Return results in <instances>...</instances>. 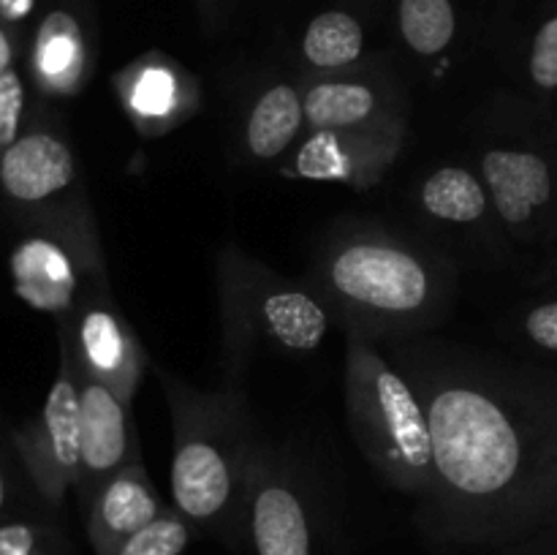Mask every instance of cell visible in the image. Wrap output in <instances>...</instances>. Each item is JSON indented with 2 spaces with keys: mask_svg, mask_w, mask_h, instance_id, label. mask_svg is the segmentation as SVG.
Instances as JSON below:
<instances>
[{
  "mask_svg": "<svg viewBox=\"0 0 557 555\" xmlns=\"http://www.w3.org/2000/svg\"><path fill=\"white\" fill-rule=\"evenodd\" d=\"M406 145V120H389L362 128L308 131L294 152L292 174L319 183H346L368 188L395 163Z\"/></svg>",
  "mask_w": 557,
  "mask_h": 555,
  "instance_id": "cell-10",
  "label": "cell"
},
{
  "mask_svg": "<svg viewBox=\"0 0 557 555\" xmlns=\"http://www.w3.org/2000/svg\"><path fill=\"white\" fill-rule=\"evenodd\" d=\"M302 60L321 74L354 69L364 54V27L351 11L330 9L308 22L299 44Z\"/></svg>",
  "mask_w": 557,
  "mask_h": 555,
  "instance_id": "cell-20",
  "label": "cell"
},
{
  "mask_svg": "<svg viewBox=\"0 0 557 555\" xmlns=\"http://www.w3.org/2000/svg\"><path fill=\"white\" fill-rule=\"evenodd\" d=\"M549 278H557V243L553 250V259H549Z\"/></svg>",
  "mask_w": 557,
  "mask_h": 555,
  "instance_id": "cell-32",
  "label": "cell"
},
{
  "mask_svg": "<svg viewBox=\"0 0 557 555\" xmlns=\"http://www.w3.org/2000/svg\"><path fill=\"white\" fill-rule=\"evenodd\" d=\"M33 5L36 0H0V16L9 22H20L30 14Z\"/></svg>",
  "mask_w": 557,
  "mask_h": 555,
  "instance_id": "cell-28",
  "label": "cell"
},
{
  "mask_svg": "<svg viewBox=\"0 0 557 555\" xmlns=\"http://www.w3.org/2000/svg\"><path fill=\"white\" fill-rule=\"evenodd\" d=\"M14 292L44 313H69L82 281L101 272L92 229L82 212L52 210L33 218L9 261Z\"/></svg>",
  "mask_w": 557,
  "mask_h": 555,
  "instance_id": "cell-8",
  "label": "cell"
},
{
  "mask_svg": "<svg viewBox=\"0 0 557 555\" xmlns=\"http://www.w3.org/2000/svg\"><path fill=\"white\" fill-rule=\"evenodd\" d=\"M25 120V82L20 71L9 69L0 74V156L22 136Z\"/></svg>",
  "mask_w": 557,
  "mask_h": 555,
  "instance_id": "cell-26",
  "label": "cell"
},
{
  "mask_svg": "<svg viewBox=\"0 0 557 555\" xmlns=\"http://www.w3.org/2000/svg\"><path fill=\"white\" fill-rule=\"evenodd\" d=\"M308 131L362 128L403 120V107L392 96L389 82L373 76L326 74L302 90Z\"/></svg>",
  "mask_w": 557,
  "mask_h": 555,
  "instance_id": "cell-15",
  "label": "cell"
},
{
  "mask_svg": "<svg viewBox=\"0 0 557 555\" xmlns=\"http://www.w3.org/2000/svg\"><path fill=\"white\" fill-rule=\"evenodd\" d=\"M194 539V526L177 509H166L158 520L125 539L112 555H185Z\"/></svg>",
  "mask_w": 557,
  "mask_h": 555,
  "instance_id": "cell-23",
  "label": "cell"
},
{
  "mask_svg": "<svg viewBox=\"0 0 557 555\" xmlns=\"http://www.w3.org/2000/svg\"><path fill=\"white\" fill-rule=\"evenodd\" d=\"M419 205L433 221L449 226H473L493 210L482 174L457 163L435 169L424 177L419 188Z\"/></svg>",
  "mask_w": 557,
  "mask_h": 555,
  "instance_id": "cell-19",
  "label": "cell"
},
{
  "mask_svg": "<svg viewBox=\"0 0 557 555\" xmlns=\"http://www.w3.org/2000/svg\"><path fill=\"white\" fill-rule=\"evenodd\" d=\"M335 316L375 332L428 326L449 305L451 267L400 234L348 226L332 234L310 278Z\"/></svg>",
  "mask_w": 557,
  "mask_h": 555,
  "instance_id": "cell-3",
  "label": "cell"
},
{
  "mask_svg": "<svg viewBox=\"0 0 557 555\" xmlns=\"http://www.w3.org/2000/svg\"><path fill=\"white\" fill-rule=\"evenodd\" d=\"M172 408V501L194 528L248 553V477L259 446L243 392H201L158 370Z\"/></svg>",
  "mask_w": 557,
  "mask_h": 555,
  "instance_id": "cell-2",
  "label": "cell"
},
{
  "mask_svg": "<svg viewBox=\"0 0 557 555\" xmlns=\"http://www.w3.org/2000/svg\"><path fill=\"white\" fill-rule=\"evenodd\" d=\"M76 379L82 400V471L76 490L82 506H87L96 490L136 455V446L131 435L128 403L79 368Z\"/></svg>",
  "mask_w": 557,
  "mask_h": 555,
  "instance_id": "cell-13",
  "label": "cell"
},
{
  "mask_svg": "<svg viewBox=\"0 0 557 555\" xmlns=\"http://www.w3.org/2000/svg\"><path fill=\"white\" fill-rule=\"evenodd\" d=\"M520 332L533 351L547 357L549 362H557V294L536 299L522 310Z\"/></svg>",
  "mask_w": 557,
  "mask_h": 555,
  "instance_id": "cell-25",
  "label": "cell"
},
{
  "mask_svg": "<svg viewBox=\"0 0 557 555\" xmlns=\"http://www.w3.org/2000/svg\"><path fill=\"white\" fill-rule=\"evenodd\" d=\"M397 25L406 47L419 58H435L457 36V11L451 0H400Z\"/></svg>",
  "mask_w": 557,
  "mask_h": 555,
  "instance_id": "cell-21",
  "label": "cell"
},
{
  "mask_svg": "<svg viewBox=\"0 0 557 555\" xmlns=\"http://www.w3.org/2000/svg\"><path fill=\"white\" fill-rule=\"evenodd\" d=\"M479 174L500 226L522 243H557V125L553 114L515 145L482 152Z\"/></svg>",
  "mask_w": 557,
  "mask_h": 555,
  "instance_id": "cell-7",
  "label": "cell"
},
{
  "mask_svg": "<svg viewBox=\"0 0 557 555\" xmlns=\"http://www.w3.org/2000/svg\"><path fill=\"white\" fill-rule=\"evenodd\" d=\"M5 504H9V484H5L3 468H0V517H3V511H5Z\"/></svg>",
  "mask_w": 557,
  "mask_h": 555,
  "instance_id": "cell-30",
  "label": "cell"
},
{
  "mask_svg": "<svg viewBox=\"0 0 557 555\" xmlns=\"http://www.w3.org/2000/svg\"><path fill=\"white\" fill-rule=\"evenodd\" d=\"M85 511L87 539L96 555H112L125 539L158 520L166 506L158 498L139 455H134L96 490Z\"/></svg>",
  "mask_w": 557,
  "mask_h": 555,
  "instance_id": "cell-14",
  "label": "cell"
},
{
  "mask_svg": "<svg viewBox=\"0 0 557 555\" xmlns=\"http://www.w3.org/2000/svg\"><path fill=\"white\" fill-rule=\"evenodd\" d=\"M346 411L364 460L389 488L424 501L435 484L433 428L406 370L386 359L373 335L348 324Z\"/></svg>",
  "mask_w": 557,
  "mask_h": 555,
  "instance_id": "cell-4",
  "label": "cell"
},
{
  "mask_svg": "<svg viewBox=\"0 0 557 555\" xmlns=\"http://www.w3.org/2000/svg\"><path fill=\"white\" fill-rule=\"evenodd\" d=\"M253 555H343L335 522L308 473L286 455L256 446L248 477Z\"/></svg>",
  "mask_w": 557,
  "mask_h": 555,
  "instance_id": "cell-6",
  "label": "cell"
},
{
  "mask_svg": "<svg viewBox=\"0 0 557 555\" xmlns=\"http://www.w3.org/2000/svg\"><path fill=\"white\" fill-rule=\"evenodd\" d=\"M500 550H509L506 555H557V526Z\"/></svg>",
  "mask_w": 557,
  "mask_h": 555,
  "instance_id": "cell-27",
  "label": "cell"
},
{
  "mask_svg": "<svg viewBox=\"0 0 557 555\" xmlns=\"http://www.w3.org/2000/svg\"><path fill=\"white\" fill-rule=\"evenodd\" d=\"M16 449L33 484L47 504L60 506L79 484L82 400L69 341L60 335V368L36 419L16 430Z\"/></svg>",
  "mask_w": 557,
  "mask_h": 555,
  "instance_id": "cell-9",
  "label": "cell"
},
{
  "mask_svg": "<svg viewBox=\"0 0 557 555\" xmlns=\"http://www.w3.org/2000/svg\"><path fill=\"white\" fill-rule=\"evenodd\" d=\"M14 69V41H11L9 30L0 25V74Z\"/></svg>",
  "mask_w": 557,
  "mask_h": 555,
  "instance_id": "cell-29",
  "label": "cell"
},
{
  "mask_svg": "<svg viewBox=\"0 0 557 555\" xmlns=\"http://www.w3.org/2000/svg\"><path fill=\"white\" fill-rule=\"evenodd\" d=\"M528 82L536 92L544 114L557 112V0L549 5L544 20L539 22L531 36L525 60Z\"/></svg>",
  "mask_w": 557,
  "mask_h": 555,
  "instance_id": "cell-22",
  "label": "cell"
},
{
  "mask_svg": "<svg viewBox=\"0 0 557 555\" xmlns=\"http://www.w3.org/2000/svg\"><path fill=\"white\" fill-rule=\"evenodd\" d=\"M125 109L141 125H169L183 107L185 79L177 65L158 54L136 60L120 76Z\"/></svg>",
  "mask_w": 557,
  "mask_h": 555,
  "instance_id": "cell-18",
  "label": "cell"
},
{
  "mask_svg": "<svg viewBox=\"0 0 557 555\" xmlns=\"http://www.w3.org/2000/svg\"><path fill=\"white\" fill-rule=\"evenodd\" d=\"M0 555H63V542L44 522L5 520L0 522Z\"/></svg>",
  "mask_w": 557,
  "mask_h": 555,
  "instance_id": "cell-24",
  "label": "cell"
},
{
  "mask_svg": "<svg viewBox=\"0 0 557 555\" xmlns=\"http://www.w3.org/2000/svg\"><path fill=\"white\" fill-rule=\"evenodd\" d=\"M60 335L69 341L71 357L82 373L103 381L131 406L145 373V351L128 321L112 308L107 297H90L76 308L71 324Z\"/></svg>",
  "mask_w": 557,
  "mask_h": 555,
  "instance_id": "cell-11",
  "label": "cell"
},
{
  "mask_svg": "<svg viewBox=\"0 0 557 555\" xmlns=\"http://www.w3.org/2000/svg\"><path fill=\"white\" fill-rule=\"evenodd\" d=\"M553 118H555V125H557V112H555V114H553Z\"/></svg>",
  "mask_w": 557,
  "mask_h": 555,
  "instance_id": "cell-33",
  "label": "cell"
},
{
  "mask_svg": "<svg viewBox=\"0 0 557 555\" xmlns=\"http://www.w3.org/2000/svg\"><path fill=\"white\" fill-rule=\"evenodd\" d=\"M30 69L36 85L49 96H71L87 74V41L69 11H49L36 30Z\"/></svg>",
  "mask_w": 557,
  "mask_h": 555,
  "instance_id": "cell-16",
  "label": "cell"
},
{
  "mask_svg": "<svg viewBox=\"0 0 557 555\" xmlns=\"http://www.w3.org/2000/svg\"><path fill=\"white\" fill-rule=\"evenodd\" d=\"M201 3V9L207 11V14H218V5H221V0H199Z\"/></svg>",
  "mask_w": 557,
  "mask_h": 555,
  "instance_id": "cell-31",
  "label": "cell"
},
{
  "mask_svg": "<svg viewBox=\"0 0 557 555\" xmlns=\"http://www.w3.org/2000/svg\"><path fill=\"white\" fill-rule=\"evenodd\" d=\"M305 131H308V123H305L302 90L292 82H272L253 98L248 109L245 150L256 161H275Z\"/></svg>",
  "mask_w": 557,
  "mask_h": 555,
  "instance_id": "cell-17",
  "label": "cell"
},
{
  "mask_svg": "<svg viewBox=\"0 0 557 555\" xmlns=\"http://www.w3.org/2000/svg\"><path fill=\"white\" fill-rule=\"evenodd\" d=\"M76 161L69 141L52 128H27L0 156V190L33 218L47 215L49 205L74 185Z\"/></svg>",
  "mask_w": 557,
  "mask_h": 555,
  "instance_id": "cell-12",
  "label": "cell"
},
{
  "mask_svg": "<svg viewBox=\"0 0 557 555\" xmlns=\"http://www.w3.org/2000/svg\"><path fill=\"white\" fill-rule=\"evenodd\" d=\"M221 319L228 373L239 379L259 341L297 354L319 348L335 310L313 283L277 278L243 254H226L221 259Z\"/></svg>",
  "mask_w": 557,
  "mask_h": 555,
  "instance_id": "cell-5",
  "label": "cell"
},
{
  "mask_svg": "<svg viewBox=\"0 0 557 555\" xmlns=\"http://www.w3.org/2000/svg\"><path fill=\"white\" fill-rule=\"evenodd\" d=\"M428 408L435 484L419 526L435 544L509 547L557 526V370L451 348H403Z\"/></svg>",
  "mask_w": 557,
  "mask_h": 555,
  "instance_id": "cell-1",
  "label": "cell"
}]
</instances>
